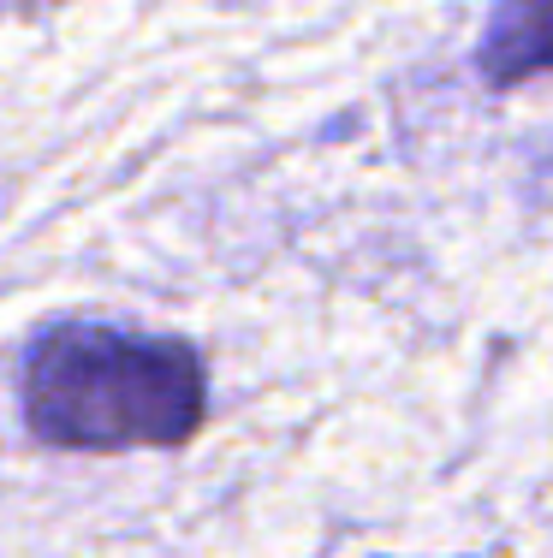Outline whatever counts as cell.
Instances as JSON below:
<instances>
[{"mask_svg":"<svg viewBox=\"0 0 553 558\" xmlns=\"http://www.w3.org/2000/svg\"><path fill=\"white\" fill-rule=\"evenodd\" d=\"M24 422L60 451L184 446L208 416L203 356L184 339L60 322L24 351Z\"/></svg>","mask_w":553,"mask_h":558,"instance_id":"1","label":"cell"},{"mask_svg":"<svg viewBox=\"0 0 553 558\" xmlns=\"http://www.w3.org/2000/svg\"><path fill=\"white\" fill-rule=\"evenodd\" d=\"M477 72L494 89H518L553 72V0H494L477 48Z\"/></svg>","mask_w":553,"mask_h":558,"instance_id":"2","label":"cell"}]
</instances>
